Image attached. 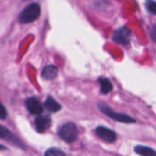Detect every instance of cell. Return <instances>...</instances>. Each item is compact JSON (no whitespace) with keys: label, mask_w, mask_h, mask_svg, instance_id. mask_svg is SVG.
<instances>
[{"label":"cell","mask_w":156,"mask_h":156,"mask_svg":"<svg viewBox=\"0 0 156 156\" xmlns=\"http://www.w3.org/2000/svg\"><path fill=\"white\" fill-rule=\"evenodd\" d=\"M40 16V6L37 3H31L27 5L18 16V20L22 24L31 23L37 20Z\"/></svg>","instance_id":"6da1fadb"},{"label":"cell","mask_w":156,"mask_h":156,"mask_svg":"<svg viewBox=\"0 0 156 156\" xmlns=\"http://www.w3.org/2000/svg\"><path fill=\"white\" fill-rule=\"evenodd\" d=\"M79 131L77 126L73 122H67L61 126L58 131L59 137L68 144L73 143L78 138Z\"/></svg>","instance_id":"7a4b0ae2"},{"label":"cell","mask_w":156,"mask_h":156,"mask_svg":"<svg viewBox=\"0 0 156 156\" xmlns=\"http://www.w3.org/2000/svg\"><path fill=\"white\" fill-rule=\"evenodd\" d=\"M98 107L105 115H107L108 117L112 118L114 121H117V122H120L122 123H133V122H135V119H133V118H132L126 114H123V113H117L105 104L100 103L98 105Z\"/></svg>","instance_id":"3957f363"},{"label":"cell","mask_w":156,"mask_h":156,"mask_svg":"<svg viewBox=\"0 0 156 156\" xmlns=\"http://www.w3.org/2000/svg\"><path fill=\"white\" fill-rule=\"evenodd\" d=\"M131 35H132L131 29H129L126 27H122L114 31V33L112 35V39L117 44H120L122 46H127L130 42Z\"/></svg>","instance_id":"277c9868"},{"label":"cell","mask_w":156,"mask_h":156,"mask_svg":"<svg viewBox=\"0 0 156 156\" xmlns=\"http://www.w3.org/2000/svg\"><path fill=\"white\" fill-rule=\"evenodd\" d=\"M96 134L99 138H101L102 141L106 143H113L116 140V134L113 131L110 130L107 127L104 126H99L95 130Z\"/></svg>","instance_id":"5b68a950"},{"label":"cell","mask_w":156,"mask_h":156,"mask_svg":"<svg viewBox=\"0 0 156 156\" xmlns=\"http://www.w3.org/2000/svg\"><path fill=\"white\" fill-rule=\"evenodd\" d=\"M26 108L27 110L34 115H37L40 114L43 112V107L41 105V103L34 97L32 98H28L26 100Z\"/></svg>","instance_id":"8992f818"},{"label":"cell","mask_w":156,"mask_h":156,"mask_svg":"<svg viewBox=\"0 0 156 156\" xmlns=\"http://www.w3.org/2000/svg\"><path fill=\"white\" fill-rule=\"evenodd\" d=\"M51 123V120L48 116L47 115H40L38 117L36 118L35 121V126L36 129L38 133H44L48 130V128L49 127Z\"/></svg>","instance_id":"52a82bcc"},{"label":"cell","mask_w":156,"mask_h":156,"mask_svg":"<svg viewBox=\"0 0 156 156\" xmlns=\"http://www.w3.org/2000/svg\"><path fill=\"white\" fill-rule=\"evenodd\" d=\"M58 68L54 65H48L47 67H45L42 70V73H41V76L44 80H53L57 77L58 75Z\"/></svg>","instance_id":"ba28073f"},{"label":"cell","mask_w":156,"mask_h":156,"mask_svg":"<svg viewBox=\"0 0 156 156\" xmlns=\"http://www.w3.org/2000/svg\"><path fill=\"white\" fill-rule=\"evenodd\" d=\"M0 138L2 139H5V140H7L9 141L10 143L12 144H15L18 146H21V144L20 142L5 127H3L2 125H0Z\"/></svg>","instance_id":"9c48e42d"},{"label":"cell","mask_w":156,"mask_h":156,"mask_svg":"<svg viewBox=\"0 0 156 156\" xmlns=\"http://www.w3.org/2000/svg\"><path fill=\"white\" fill-rule=\"evenodd\" d=\"M45 107L49 112H57L61 109L60 104L58 101H56L52 97H48L47 98V100L45 101Z\"/></svg>","instance_id":"30bf717a"},{"label":"cell","mask_w":156,"mask_h":156,"mask_svg":"<svg viewBox=\"0 0 156 156\" xmlns=\"http://www.w3.org/2000/svg\"><path fill=\"white\" fill-rule=\"evenodd\" d=\"M134 151L136 154L143 156H155L156 151L154 149L147 147V146H142V145H138L134 148Z\"/></svg>","instance_id":"8fae6325"},{"label":"cell","mask_w":156,"mask_h":156,"mask_svg":"<svg viewBox=\"0 0 156 156\" xmlns=\"http://www.w3.org/2000/svg\"><path fill=\"white\" fill-rule=\"evenodd\" d=\"M99 83L101 86V92L102 94H107L112 90V84L110 80L106 78H101L99 80Z\"/></svg>","instance_id":"7c38bea8"},{"label":"cell","mask_w":156,"mask_h":156,"mask_svg":"<svg viewBox=\"0 0 156 156\" xmlns=\"http://www.w3.org/2000/svg\"><path fill=\"white\" fill-rule=\"evenodd\" d=\"M146 9L148 10L149 13L156 15V1L154 0H147L145 3Z\"/></svg>","instance_id":"4fadbf2b"},{"label":"cell","mask_w":156,"mask_h":156,"mask_svg":"<svg viewBox=\"0 0 156 156\" xmlns=\"http://www.w3.org/2000/svg\"><path fill=\"white\" fill-rule=\"evenodd\" d=\"M46 155L49 156H54V155H64L65 154L60 151L59 149H57V148H51V149H48V151H46L45 153Z\"/></svg>","instance_id":"5bb4252c"},{"label":"cell","mask_w":156,"mask_h":156,"mask_svg":"<svg viewBox=\"0 0 156 156\" xmlns=\"http://www.w3.org/2000/svg\"><path fill=\"white\" fill-rule=\"evenodd\" d=\"M6 110L4 107V105L0 102V120H5L6 118Z\"/></svg>","instance_id":"9a60e30c"},{"label":"cell","mask_w":156,"mask_h":156,"mask_svg":"<svg viewBox=\"0 0 156 156\" xmlns=\"http://www.w3.org/2000/svg\"><path fill=\"white\" fill-rule=\"evenodd\" d=\"M151 37H152L153 41L156 42V25H154L152 27V30H151Z\"/></svg>","instance_id":"2e32d148"},{"label":"cell","mask_w":156,"mask_h":156,"mask_svg":"<svg viewBox=\"0 0 156 156\" xmlns=\"http://www.w3.org/2000/svg\"><path fill=\"white\" fill-rule=\"evenodd\" d=\"M0 150H5V147L0 144Z\"/></svg>","instance_id":"e0dca14e"}]
</instances>
